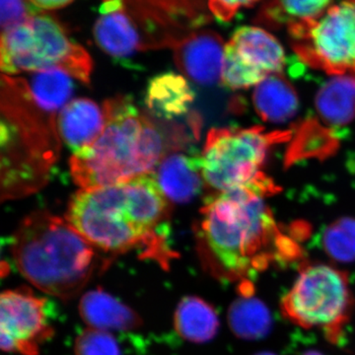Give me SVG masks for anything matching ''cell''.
<instances>
[{
    "label": "cell",
    "instance_id": "2",
    "mask_svg": "<svg viewBox=\"0 0 355 355\" xmlns=\"http://www.w3.org/2000/svg\"><path fill=\"white\" fill-rule=\"evenodd\" d=\"M172 203L153 174L125 183L80 189L69 202L65 219L102 253L116 256L139 250L144 259L167 266Z\"/></svg>",
    "mask_w": 355,
    "mask_h": 355
},
{
    "label": "cell",
    "instance_id": "30",
    "mask_svg": "<svg viewBox=\"0 0 355 355\" xmlns=\"http://www.w3.org/2000/svg\"><path fill=\"white\" fill-rule=\"evenodd\" d=\"M254 355H277V354H272V352H259V354H256Z\"/></svg>",
    "mask_w": 355,
    "mask_h": 355
},
{
    "label": "cell",
    "instance_id": "29",
    "mask_svg": "<svg viewBox=\"0 0 355 355\" xmlns=\"http://www.w3.org/2000/svg\"><path fill=\"white\" fill-rule=\"evenodd\" d=\"M302 355H323L321 354V352H318V350H307V352H305L304 354Z\"/></svg>",
    "mask_w": 355,
    "mask_h": 355
},
{
    "label": "cell",
    "instance_id": "3",
    "mask_svg": "<svg viewBox=\"0 0 355 355\" xmlns=\"http://www.w3.org/2000/svg\"><path fill=\"white\" fill-rule=\"evenodd\" d=\"M102 107L106 123L101 135L69 160L72 180L83 190L153 174L165 155L189 147L186 128L144 113L128 96H114Z\"/></svg>",
    "mask_w": 355,
    "mask_h": 355
},
{
    "label": "cell",
    "instance_id": "18",
    "mask_svg": "<svg viewBox=\"0 0 355 355\" xmlns=\"http://www.w3.org/2000/svg\"><path fill=\"white\" fill-rule=\"evenodd\" d=\"M253 104L263 121L275 123L291 120L299 108L297 93L282 73L266 77L256 86Z\"/></svg>",
    "mask_w": 355,
    "mask_h": 355
},
{
    "label": "cell",
    "instance_id": "15",
    "mask_svg": "<svg viewBox=\"0 0 355 355\" xmlns=\"http://www.w3.org/2000/svg\"><path fill=\"white\" fill-rule=\"evenodd\" d=\"M105 123L103 107L88 98L71 100L58 114L60 139L73 153L91 146L101 135Z\"/></svg>",
    "mask_w": 355,
    "mask_h": 355
},
{
    "label": "cell",
    "instance_id": "17",
    "mask_svg": "<svg viewBox=\"0 0 355 355\" xmlns=\"http://www.w3.org/2000/svg\"><path fill=\"white\" fill-rule=\"evenodd\" d=\"M79 312L83 321L95 330L130 331L141 324L135 311L101 289L84 294Z\"/></svg>",
    "mask_w": 355,
    "mask_h": 355
},
{
    "label": "cell",
    "instance_id": "23",
    "mask_svg": "<svg viewBox=\"0 0 355 355\" xmlns=\"http://www.w3.org/2000/svg\"><path fill=\"white\" fill-rule=\"evenodd\" d=\"M333 0H268L261 19L268 24L293 26L313 22L331 7Z\"/></svg>",
    "mask_w": 355,
    "mask_h": 355
},
{
    "label": "cell",
    "instance_id": "1",
    "mask_svg": "<svg viewBox=\"0 0 355 355\" xmlns=\"http://www.w3.org/2000/svg\"><path fill=\"white\" fill-rule=\"evenodd\" d=\"M265 198L239 189L205 200L196 232L198 256L210 275L241 284L273 263L300 258V247L282 232Z\"/></svg>",
    "mask_w": 355,
    "mask_h": 355
},
{
    "label": "cell",
    "instance_id": "21",
    "mask_svg": "<svg viewBox=\"0 0 355 355\" xmlns=\"http://www.w3.org/2000/svg\"><path fill=\"white\" fill-rule=\"evenodd\" d=\"M228 324L237 338L257 340L272 331V318L263 301L253 295H241L229 308Z\"/></svg>",
    "mask_w": 355,
    "mask_h": 355
},
{
    "label": "cell",
    "instance_id": "8",
    "mask_svg": "<svg viewBox=\"0 0 355 355\" xmlns=\"http://www.w3.org/2000/svg\"><path fill=\"white\" fill-rule=\"evenodd\" d=\"M354 304L347 273L324 263H308L282 298L280 309L292 324L320 329L336 343L349 323Z\"/></svg>",
    "mask_w": 355,
    "mask_h": 355
},
{
    "label": "cell",
    "instance_id": "10",
    "mask_svg": "<svg viewBox=\"0 0 355 355\" xmlns=\"http://www.w3.org/2000/svg\"><path fill=\"white\" fill-rule=\"evenodd\" d=\"M286 64L284 48L263 28L236 30L225 44L221 81L230 89L256 87L266 77L280 73Z\"/></svg>",
    "mask_w": 355,
    "mask_h": 355
},
{
    "label": "cell",
    "instance_id": "22",
    "mask_svg": "<svg viewBox=\"0 0 355 355\" xmlns=\"http://www.w3.org/2000/svg\"><path fill=\"white\" fill-rule=\"evenodd\" d=\"M73 77L62 69L35 72L26 78L33 97L51 113L60 114L73 93Z\"/></svg>",
    "mask_w": 355,
    "mask_h": 355
},
{
    "label": "cell",
    "instance_id": "24",
    "mask_svg": "<svg viewBox=\"0 0 355 355\" xmlns=\"http://www.w3.org/2000/svg\"><path fill=\"white\" fill-rule=\"evenodd\" d=\"M322 246L331 260L338 263L355 261V219L342 217L324 230Z\"/></svg>",
    "mask_w": 355,
    "mask_h": 355
},
{
    "label": "cell",
    "instance_id": "13",
    "mask_svg": "<svg viewBox=\"0 0 355 355\" xmlns=\"http://www.w3.org/2000/svg\"><path fill=\"white\" fill-rule=\"evenodd\" d=\"M100 11L93 33L96 43L107 55L125 58L153 48L150 40L125 12L121 0H106Z\"/></svg>",
    "mask_w": 355,
    "mask_h": 355
},
{
    "label": "cell",
    "instance_id": "4",
    "mask_svg": "<svg viewBox=\"0 0 355 355\" xmlns=\"http://www.w3.org/2000/svg\"><path fill=\"white\" fill-rule=\"evenodd\" d=\"M0 108L1 198L15 200L48 183L62 146L58 114L46 111L34 99L26 78L6 74Z\"/></svg>",
    "mask_w": 355,
    "mask_h": 355
},
{
    "label": "cell",
    "instance_id": "27",
    "mask_svg": "<svg viewBox=\"0 0 355 355\" xmlns=\"http://www.w3.org/2000/svg\"><path fill=\"white\" fill-rule=\"evenodd\" d=\"M259 0H207V6L216 18L230 20L243 7L251 6Z\"/></svg>",
    "mask_w": 355,
    "mask_h": 355
},
{
    "label": "cell",
    "instance_id": "9",
    "mask_svg": "<svg viewBox=\"0 0 355 355\" xmlns=\"http://www.w3.org/2000/svg\"><path fill=\"white\" fill-rule=\"evenodd\" d=\"M299 58L331 76L355 73V0H340L317 20L288 28Z\"/></svg>",
    "mask_w": 355,
    "mask_h": 355
},
{
    "label": "cell",
    "instance_id": "20",
    "mask_svg": "<svg viewBox=\"0 0 355 355\" xmlns=\"http://www.w3.org/2000/svg\"><path fill=\"white\" fill-rule=\"evenodd\" d=\"M175 328L180 336L190 342H209L219 329L218 317L209 303L197 296H188L178 305Z\"/></svg>",
    "mask_w": 355,
    "mask_h": 355
},
{
    "label": "cell",
    "instance_id": "28",
    "mask_svg": "<svg viewBox=\"0 0 355 355\" xmlns=\"http://www.w3.org/2000/svg\"><path fill=\"white\" fill-rule=\"evenodd\" d=\"M32 6L38 9L53 10L69 6L73 0H29Z\"/></svg>",
    "mask_w": 355,
    "mask_h": 355
},
{
    "label": "cell",
    "instance_id": "25",
    "mask_svg": "<svg viewBox=\"0 0 355 355\" xmlns=\"http://www.w3.org/2000/svg\"><path fill=\"white\" fill-rule=\"evenodd\" d=\"M76 355H121L116 338L109 331L90 329L77 338Z\"/></svg>",
    "mask_w": 355,
    "mask_h": 355
},
{
    "label": "cell",
    "instance_id": "7",
    "mask_svg": "<svg viewBox=\"0 0 355 355\" xmlns=\"http://www.w3.org/2000/svg\"><path fill=\"white\" fill-rule=\"evenodd\" d=\"M0 67L6 76L62 69L88 84L93 62L87 51L69 38L53 17L36 14L1 33Z\"/></svg>",
    "mask_w": 355,
    "mask_h": 355
},
{
    "label": "cell",
    "instance_id": "14",
    "mask_svg": "<svg viewBox=\"0 0 355 355\" xmlns=\"http://www.w3.org/2000/svg\"><path fill=\"white\" fill-rule=\"evenodd\" d=\"M153 175L166 198L176 205H184L195 200L205 184L200 155L189 147L165 155Z\"/></svg>",
    "mask_w": 355,
    "mask_h": 355
},
{
    "label": "cell",
    "instance_id": "26",
    "mask_svg": "<svg viewBox=\"0 0 355 355\" xmlns=\"http://www.w3.org/2000/svg\"><path fill=\"white\" fill-rule=\"evenodd\" d=\"M0 2L2 32L22 24L37 14L36 7L33 6L29 0H0Z\"/></svg>",
    "mask_w": 355,
    "mask_h": 355
},
{
    "label": "cell",
    "instance_id": "16",
    "mask_svg": "<svg viewBox=\"0 0 355 355\" xmlns=\"http://www.w3.org/2000/svg\"><path fill=\"white\" fill-rule=\"evenodd\" d=\"M195 93L186 77L167 72L153 77L147 85L146 104L149 114L169 121L190 111Z\"/></svg>",
    "mask_w": 355,
    "mask_h": 355
},
{
    "label": "cell",
    "instance_id": "12",
    "mask_svg": "<svg viewBox=\"0 0 355 355\" xmlns=\"http://www.w3.org/2000/svg\"><path fill=\"white\" fill-rule=\"evenodd\" d=\"M225 44L216 32L191 33L173 46L175 64L183 76L193 83L212 85L221 79Z\"/></svg>",
    "mask_w": 355,
    "mask_h": 355
},
{
    "label": "cell",
    "instance_id": "6",
    "mask_svg": "<svg viewBox=\"0 0 355 355\" xmlns=\"http://www.w3.org/2000/svg\"><path fill=\"white\" fill-rule=\"evenodd\" d=\"M286 133H268L261 128H212L200 154L205 184L214 193L250 189L266 197L277 187L263 172L268 150Z\"/></svg>",
    "mask_w": 355,
    "mask_h": 355
},
{
    "label": "cell",
    "instance_id": "5",
    "mask_svg": "<svg viewBox=\"0 0 355 355\" xmlns=\"http://www.w3.org/2000/svg\"><path fill=\"white\" fill-rule=\"evenodd\" d=\"M11 253L28 282L64 300L76 296L111 261L67 219L46 210L32 212L21 221Z\"/></svg>",
    "mask_w": 355,
    "mask_h": 355
},
{
    "label": "cell",
    "instance_id": "11",
    "mask_svg": "<svg viewBox=\"0 0 355 355\" xmlns=\"http://www.w3.org/2000/svg\"><path fill=\"white\" fill-rule=\"evenodd\" d=\"M46 302L27 288L4 291L0 299L1 347L7 352L38 355L53 335Z\"/></svg>",
    "mask_w": 355,
    "mask_h": 355
},
{
    "label": "cell",
    "instance_id": "19",
    "mask_svg": "<svg viewBox=\"0 0 355 355\" xmlns=\"http://www.w3.org/2000/svg\"><path fill=\"white\" fill-rule=\"evenodd\" d=\"M316 109L326 123L345 125L355 118V73L331 76L318 91Z\"/></svg>",
    "mask_w": 355,
    "mask_h": 355
}]
</instances>
